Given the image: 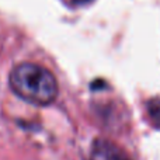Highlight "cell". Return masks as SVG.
Wrapping results in <instances>:
<instances>
[{
  "label": "cell",
  "instance_id": "obj_3",
  "mask_svg": "<svg viewBox=\"0 0 160 160\" xmlns=\"http://www.w3.org/2000/svg\"><path fill=\"white\" fill-rule=\"evenodd\" d=\"M148 112L150 117V122L160 129V97L150 100V102L148 104Z\"/></svg>",
  "mask_w": 160,
  "mask_h": 160
},
{
  "label": "cell",
  "instance_id": "obj_2",
  "mask_svg": "<svg viewBox=\"0 0 160 160\" xmlns=\"http://www.w3.org/2000/svg\"><path fill=\"white\" fill-rule=\"evenodd\" d=\"M90 160H132L122 148L107 139H97L91 145Z\"/></svg>",
  "mask_w": 160,
  "mask_h": 160
},
{
  "label": "cell",
  "instance_id": "obj_4",
  "mask_svg": "<svg viewBox=\"0 0 160 160\" xmlns=\"http://www.w3.org/2000/svg\"><path fill=\"white\" fill-rule=\"evenodd\" d=\"M65 3H68L69 6H83L87 4V3L93 2V0H63Z\"/></svg>",
  "mask_w": 160,
  "mask_h": 160
},
{
  "label": "cell",
  "instance_id": "obj_1",
  "mask_svg": "<svg viewBox=\"0 0 160 160\" xmlns=\"http://www.w3.org/2000/svg\"><path fill=\"white\" fill-rule=\"evenodd\" d=\"M10 88L17 97L34 105H49L58 96V82L44 66L35 63L17 65L8 78Z\"/></svg>",
  "mask_w": 160,
  "mask_h": 160
}]
</instances>
